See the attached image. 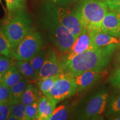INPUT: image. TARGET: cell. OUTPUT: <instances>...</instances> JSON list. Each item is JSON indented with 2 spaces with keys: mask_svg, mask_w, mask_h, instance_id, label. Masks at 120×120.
I'll list each match as a JSON object with an SVG mask.
<instances>
[{
  "mask_svg": "<svg viewBox=\"0 0 120 120\" xmlns=\"http://www.w3.org/2000/svg\"><path fill=\"white\" fill-rule=\"evenodd\" d=\"M71 112V106L68 101H64L56 107L49 120H68Z\"/></svg>",
  "mask_w": 120,
  "mask_h": 120,
  "instance_id": "cell-18",
  "label": "cell"
},
{
  "mask_svg": "<svg viewBox=\"0 0 120 120\" xmlns=\"http://www.w3.org/2000/svg\"><path fill=\"white\" fill-rule=\"evenodd\" d=\"M109 95L107 91H100L89 96L73 109V115L77 120L103 119Z\"/></svg>",
  "mask_w": 120,
  "mask_h": 120,
  "instance_id": "cell-3",
  "label": "cell"
},
{
  "mask_svg": "<svg viewBox=\"0 0 120 120\" xmlns=\"http://www.w3.org/2000/svg\"><path fill=\"white\" fill-rule=\"evenodd\" d=\"M107 5L109 8L112 11H115L120 8V0L116 2H107Z\"/></svg>",
  "mask_w": 120,
  "mask_h": 120,
  "instance_id": "cell-32",
  "label": "cell"
},
{
  "mask_svg": "<svg viewBox=\"0 0 120 120\" xmlns=\"http://www.w3.org/2000/svg\"><path fill=\"white\" fill-rule=\"evenodd\" d=\"M115 11H116V12L117 13L118 16H119L120 18V9H118V10H115Z\"/></svg>",
  "mask_w": 120,
  "mask_h": 120,
  "instance_id": "cell-37",
  "label": "cell"
},
{
  "mask_svg": "<svg viewBox=\"0 0 120 120\" xmlns=\"http://www.w3.org/2000/svg\"><path fill=\"white\" fill-rule=\"evenodd\" d=\"M108 8L105 0H80L74 12L85 29L90 32L100 30Z\"/></svg>",
  "mask_w": 120,
  "mask_h": 120,
  "instance_id": "cell-2",
  "label": "cell"
},
{
  "mask_svg": "<svg viewBox=\"0 0 120 120\" xmlns=\"http://www.w3.org/2000/svg\"><path fill=\"white\" fill-rule=\"evenodd\" d=\"M104 71H87L77 76H73L77 87V92L86 90L92 87L101 78Z\"/></svg>",
  "mask_w": 120,
  "mask_h": 120,
  "instance_id": "cell-11",
  "label": "cell"
},
{
  "mask_svg": "<svg viewBox=\"0 0 120 120\" xmlns=\"http://www.w3.org/2000/svg\"><path fill=\"white\" fill-rule=\"evenodd\" d=\"M100 30L112 36L120 37V18L116 11L106 13L102 21Z\"/></svg>",
  "mask_w": 120,
  "mask_h": 120,
  "instance_id": "cell-12",
  "label": "cell"
},
{
  "mask_svg": "<svg viewBox=\"0 0 120 120\" xmlns=\"http://www.w3.org/2000/svg\"><path fill=\"white\" fill-rule=\"evenodd\" d=\"M117 90V91L109 97L106 109V116L108 119L120 113V89Z\"/></svg>",
  "mask_w": 120,
  "mask_h": 120,
  "instance_id": "cell-16",
  "label": "cell"
},
{
  "mask_svg": "<svg viewBox=\"0 0 120 120\" xmlns=\"http://www.w3.org/2000/svg\"><path fill=\"white\" fill-rule=\"evenodd\" d=\"M43 40L38 31H32L12 51V55L17 60L30 61L42 49Z\"/></svg>",
  "mask_w": 120,
  "mask_h": 120,
  "instance_id": "cell-7",
  "label": "cell"
},
{
  "mask_svg": "<svg viewBox=\"0 0 120 120\" xmlns=\"http://www.w3.org/2000/svg\"><path fill=\"white\" fill-rule=\"evenodd\" d=\"M92 49L94 48L91 43L90 32L86 30L78 37L71 47L65 52V55L61 60L70 59L79 53Z\"/></svg>",
  "mask_w": 120,
  "mask_h": 120,
  "instance_id": "cell-10",
  "label": "cell"
},
{
  "mask_svg": "<svg viewBox=\"0 0 120 120\" xmlns=\"http://www.w3.org/2000/svg\"><path fill=\"white\" fill-rule=\"evenodd\" d=\"M12 49L4 31L3 25L0 23V53L12 57Z\"/></svg>",
  "mask_w": 120,
  "mask_h": 120,
  "instance_id": "cell-22",
  "label": "cell"
},
{
  "mask_svg": "<svg viewBox=\"0 0 120 120\" xmlns=\"http://www.w3.org/2000/svg\"><path fill=\"white\" fill-rule=\"evenodd\" d=\"M42 11L59 22L77 37L86 31L74 11L52 2H46Z\"/></svg>",
  "mask_w": 120,
  "mask_h": 120,
  "instance_id": "cell-6",
  "label": "cell"
},
{
  "mask_svg": "<svg viewBox=\"0 0 120 120\" xmlns=\"http://www.w3.org/2000/svg\"><path fill=\"white\" fill-rule=\"evenodd\" d=\"M28 85L27 79L23 77L19 82L10 87L9 100L21 101L22 96Z\"/></svg>",
  "mask_w": 120,
  "mask_h": 120,
  "instance_id": "cell-19",
  "label": "cell"
},
{
  "mask_svg": "<svg viewBox=\"0 0 120 120\" xmlns=\"http://www.w3.org/2000/svg\"><path fill=\"white\" fill-rule=\"evenodd\" d=\"M116 59H115V63H116V66L118 67L120 66V46L119 49L118 50L116 55Z\"/></svg>",
  "mask_w": 120,
  "mask_h": 120,
  "instance_id": "cell-33",
  "label": "cell"
},
{
  "mask_svg": "<svg viewBox=\"0 0 120 120\" xmlns=\"http://www.w3.org/2000/svg\"><path fill=\"white\" fill-rule=\"evenodd\" d=\"M10 115L8 101L0 102V120H7Z\"/></svg>",
  "mask_w": 120,
  "mask_h": 120,
  "instance_id": "cell-29",
  "label": "cell"
},
{
  "mask_svg": "<svg viewBox=\"0 0 120 120\" xmlns=\"http://www.w3.org/2000/svg\"><path fill=\"white\" fill-rule=\"evenodd\" d=\"M16 65L19 72L25 79L31 81L38 79V73L34 70L29 61L17 60Z\"/></svg>",
  "mask_w": 120,
  "mask_h": 120,
  "instance_id": "cell-17",
  "label": "cell"
},
{
  "mask_svg": "<svg viewBox=\"0 0 120 120\" xmlns=\"http://www.w3.org/2000/svg\"><path fill=\"white\" fill-rule=\"evenodd\" d=\"M59 75H55V76H50V77H46L42 79H40L37 82L38 87L44 95L51 89L56 81Z\"/></svg>",
  "mask_w": 120,
  "mask_h": 120,
  "instance_id": "cell-23",
  "label": "cell"
},
{
  "mask_svg": "<svg viewBox=\"0 0 120 120\" xmlns=\"http://www.w3.org/2000/svg\"><path fill=\"white\" fill-rule=\"evenodd\" d=\"M7 120H19L16 117H15L14 116H13V115H10V116H8V117L7 118Z\"/></svg>",
  "mask_w": 120,
  "mask_h": 120,
  "instance_id": "cell-35",
  "label": "cell"
},
{
  "mask_svg": "<svg viewBox=\"0 0 120 120\" xmlns=\"http://www.w3.org/2000/svg\"><path fill=\"white\" fill-rule=\"evenodd\" d=\"M16 64H11L0 77V82L5 84L9 87L13 86L23 79Z\"/></svg>",
  "mask_w": 120,
  "mask_h": 120,
  "instance_id": "cell-15",
  "label": "cell"
},
{
  "mask_svg": "<svg viewBox=\"0 0 120 120\" xmlns=\"http://www.w3.org/2000/svg\"><path fill=\"white\" fill-rule=\"evenodd\" d=\"M38 101L26 106V120H37L38 116Z\"/></svg>",
  "mask_w": 120,
  "mask_h": 120,
  "instance_id": "cell-26",
  "label": "cell"
},
{
  "mask_svg": "<svg viewBox=\"0 0 120 120\" xmlns=\"http://www.w3.org/2000/svg\"><path fill=\"white\" fill-rule=\"evenodd\" d=\"M3 28L12 49H14L32 31V20L30 15L23 10L12 13V17Z\"/></svg>",
  "mask_w": 120,
  "mask_h": 120,
  "instance_id": "cell-4",
  "label": "cell"
},
{
  "mask_svg": "<svg viewBox=\"0 0 120 120\" xmlns=\"http://www.w3.org/2000/svg\"><path fill=\"white\" fill-rule=\"evenodd\" d=\"M77 93V87L73 76L62 72L60 74L53 87L45 96L55 99L58 103L70 98Z\"/></svg>",
  "mask_w": 120,
  "mask_h": 120,
  "instance_id": "cell-8",
  "label": "cell"
},
{
  "mask_svg": "<svg viewBox=\"0 0 120 120\" xmlns=\"http://www.w3.org/2000/svg\"><path fill=\"white\" fill-rule=\"evenodd\" d=\"M38 116L37 120H49L58 103L55 99L45 96L38 100Z\"/></svg>",
  "mask_w": 120,
  "mask_h": 120,
  "instance_id": "cell-13",
  "label": "cell"
},
{
  "mask_svg": "<svg viewBox=\"0 0 120 120\" xmlns=\"http://www.w3.org/2000/svg\"><path fill=\"white\" fill-rule=\"evenodd\" d=\"M47 50L45 49H42L40 52H38L36 55L31 59L29 62L31 63L34 70L37 73L40 72L43 64H44L45 58H46Z\"/></svg>",
  "mask_w": 120,
  "mask_h": 120,
  "instance_id": "cell-24",
  "label": "cell"
},
{
  "mask_svg": "<svg viewBox=\"0 0 120 120\" xmlns=\"http://www.w3.org/2000/svg\"><path fill=\"white\" fill-rule=\"evenodd\" d=\"M11 64V57L0 53V77Z\"/></svg>",
  "mask_w": 120,
  "mask_h": 120,
  "instance_id": "cell-28",
  "label": "cell"
},
{
  "mask_svg": "<svg viewBox=\"0 0 120 120\" xmlns=\"http://www.w3.org/2000/svg\"><path fill=\"white\" fill-rule=\"evenodd\" d=\"M119 44L87 50L68 60H61L63 72L77 76L87 71H104Z\"/></svg>",
  "mask_w": 120,
  "mask_h": 120,
  "instance_id": "cell-1",
  "label": "cell"
},
{
  "mask_svg": "<svg viewBox=\"0 0 120 120\" xmlns=\"http://www.w3.org/2000/svg\"><path fill=\"white\" fill-rule=\"evenodd\" d=\"M41 21L43 27L47 30L51 41L60 51L67 52L78 38L59 22L42 11Z\"/></svg>",
  "mask_w": 120,
  "mask_h": 120,
  "instance_id": "cell-5",
  "label": "cell"
},
{
  "mask_svg": "<svg viewBox=\"0 0 120 120\" xmlns=\"http://www.w3.org/2000/svg\"><path fill=\"white\" fill-rule=\"evenodd\" d=\"M51 1L60 6L65 7L70 5L73 2V0H51Z\"/></svg>",
  "mask_w": 120,
  "mask_h": 120,
  "instance_id": "cell-31",
  "label": "cell"
},
{
  "mask_svg": "<svg viewBox=\"0 0 120 120\" xmlns=\"http://www.w3.org/2000/svg\"><path fill=\"white\" fill-rule=\"evenodd\" d=\"M1 0H0V2H1Z\"/></svg>",
  "mask_w": 120,
  "mask_h": 120,
  "instance_id": "cell-39",
  "label": "cell"
},
{
  "mask_svg": "<svg viewBox=\"0 0 120 120\" xmlns=\"http://www.w3.org/2000/svg\"><path fill=\"white\" fill-rule=\"evenodd\" d=\"M10 96V87L0 82V102L8 101Z\"/></svg>",
  "mask_w": 120,
  "mask_h": 120,
  "instance_id": "cell-30",
  "label": "cell"
},
{
  "mask_svg": "<svg viewBox=\"0 0 120 120\" xmlns=\"http://www.w3.org/2000/svg\"><path fill=\"white\" fill-rule=\"evenodd\" d=\"M38 88L31 84H28L22 94L21 101L25 106H27L34 102L38 101Z\"/></svg>",
  "mask_w": 120,
  "mask_h": 120,
  "instance_id": "cell-21",
  "label": "cell"
},
{
  "mask_svg": "<svg viewBox=\"0 0 120 120\" xmlns=\"http://www.w3.org/2000/svg\"><path fill=\"white\" fill-rule=\"evenodd\" d=\"M8 11L13 13L25 7V0H5Z\"/></svg>",
  "mask_w": 120,
  "mask_h": 120,
  "instance_id": "cell-25",
  "label": "cell"
},
{
  "mask_svg": "<svg viewBox=\"0 0 120 120\" xmlns=\"http://www.w3.org/2000/svg\"><path fill=\"white\" fill-rule=\"evenodd\" d=\"M106 2H116V1H119V0H105Z\"/></svg>",
  "mask_w": 120,
  "mask_h": 120,
  "instance_id": "cell-36",
  "label": "cell"
},
{
  "mask_svg": "<svg viewBox=\"0 0 120 120\" xmlns=\"http://www.w3.org/2000/svg\"><path fill=\"white\" fill-rule=\"evenodd\" d=\"M91 43L94 48H100L112 44H119L116 37L112 36L101 30H94L90 32Z\"/></svg>",
  "mask_w": 120,
  "mask_h": 120,
  "instance_id": "cell-14",
  "label": "cell"
},
{
  "mask_svg": "<svg viewBox=\"0 0 120 120\" xmlns=\"http://www.w3.org/2000/svg\"><path fill=\"white\" fill-rule=\"evenodd\" d=\"M10 115L16 117L19 120H25L26 106L21 101L8 100Z\"/></svg>",
  "mask_w": 120,
  "mask_h": 120,
  "instance_id": "cell-20",
  "label": "cell"
},
{
  "mask_svg": "<svg viewBox=\"0 0 120 120\" xmlns=\"http://www.w3.org/2000/svg\"><path fill=\"white\" fill-rule=\"evenodd\" d=\"M77 1V0H73V2H74V1Z\"/></svg>",
  "mask_w": 120,
  "mask_h": 120,
  "instance_id": "cell-38",
  "label": "cell"
},
{
  "mask_svg": "<svg viewBox=\"0 0 120 120\" xmlns=\"http://www.w3.org/2000/svg\"><path fill=\"white\" fill-rule=\"evenodd\" d=\"M109 120H120V113L115 115L112 117L109 118Z\"/></svg>",
  "mask_w": 120,
  "mask_h": 120,
  "instance_id": "cell-34",
  "label": "cell"
},
{
  "mask_svg": "<svg viewBox=\"0 0 120 120\" xmlns=\"http://www.w3.org/2000/svg\"><path fill=\"white\" fill-rule=\"evenodd\" d=\"M109 82L116 89H120V66L117 67L109 79Z\"/></svg>",
  "mask_w": 120,
  "mask_h": 120,
  "instance_id": "cell-27",
  "label": "cell"
},
{
  "mask_svg": "<svg viewBox=\"0 0 120 120\" xmlns=\"http://www.w3.org/2000/svg\"><path fill=\"white\" fill-rule=\"evenodd\" d=\"M63 72L61 61L55 49H47L44 64L38 74V79L60 75Z\"/></svg>",
  "mask_w": 120,
  "mask_h": 120,
  "instance_id": "cell-9",
  "label": "cell"
}]
</instances>
